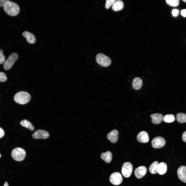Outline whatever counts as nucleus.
Returning a JSON list of instances; mask_svg holds the SVG:
<instances>
[{
	"label": "nucleus",
	"instance_id": "nucleus-34",
	"mask_svg": "<svg viewBox=\"0 0 186 186\" xmlns=\"http://www.w3.org/2000/svg\"><path fill=\"white\" fill-rule=\"evenodd\" d=\"M182 1L185 3H186V0H182Z\"/></svg>",
	"mask_w": 186,
	"mask_h": 186
},
{
	"label": "nucleus",
	"instance_id": "nucleus-11",
	"mask_svg": "<svg viewBox=\"0 0 186 186\" xmlns=\"http://www.w3.org/2000/svg\"><path fill=\"white\" fill-rule=\"evenodd\" d=\"M137 141L141 143H146L149 141V137L147 132L145 131L140 132L137 136Z\"/></svg>",
	"mask_w": 186,
	"mask_h": 186
},
{
	"label": "nucleus",
	"instance_id": "nucleus-33",
	"mask_svg": "<svg viewBox=\"0 0 186 186\" xmlns=\"http://www.w3.org/2000/svg\"><path fill=\"white\" fill-rule=\"evenodd\" d=\"M3 186H9L8 183L7 182H6Z\"/></svg>",
	"mask_w": 186,
	"mask_h": 186
},
{
	"label": "nucleus",
	"instance_id": "nucleus-32",
	"mask_svg": "<svg viewBox=\"0 0 186 186\" xmlns=\"http://www.w3.org/2000/svg\"><path fill=\"white\" fill-rule=\"evenodd\" d=\"M181 14L184 17H186V9H183L181 11Z\"/></svg>",
	"mask_w": 186,
	"mask_h": 186
},
{
	"label": "nucleus",
	"instance_id": "nucleus-24",
	"mask_svg": "<svg viewBox=\"0 0 186 186\" xmlns=\"http://www.w3.org/2000/svg\"><path fill=\"white\" fill-rule=\"evenodd\" d=\"M166 3L170 6L173 7H176L179 4V0H166Z\"/></svg>",
	"mask_w": 186,
	"mask_h": 186
},
{
	"label": "nucleus",
	"instance_id": "nucleus-4",
	"mask_svg": "<svg viewBox=\"0 0 186 186\" xmlns=\"http://www.w3.org/2000/svg\"><path fill=\"white\" fill-rule=\"evenodd\" d=\"M96 59L98 64L102 67H108L111 64V59L107 56L102 53L97 54Z\"/></svg>",
	"mask_w": 186,
	"mask_h": 186
},
{
	"label": "nucleus",
	"instance_id": "nucleus-6",
	"mask_svg": "<svg viewBox=\"0 0 186 186\" xmlns=\"http://www.w3.org/2000/svg\"><path fill=\"white\" fill-rule=\"evenodd\" d=\"M133 168V165L131 163L129 162L124 163L123 165L121 170L123 175L125 177H129L131 174Z\"/></svg>",
	"mask_w": 186,
	"mask_h": 186
},
{
	"label": "nucleus",
	"instance_id": "nucleus-19",
	"mask_svg": "<svg viewBox=\"0 0 186 186\" xmlns=\"http://www.w3.org/2000/svg\"><path fill=\"white\" fill-rule=\"evenodd\" d=\"M167 167L166 163L162 162L159 164L157 171L158 174L162 175L165 174L167 171Z\"/></svg>",
	"mask_w": 186,
	"mask_h": 186
},
{
	"label": "nucleus",
	"instance_id": "nucleus-14",
	"mask_svg": "<svg viewBox=\"0 0 186 186\" xmlns=\"http://www.w3.org/2000/svg\"><path fill=\"white\" fill-rule=\"evenodd\" d=\"M150 117L152 118V122L154 124H159L163 120V116L160 113L152 114L150 115Z\"/></svg>",
	"mask_w": 186,
	"mask_h": 186
},
{
	"label": "nucleus",
	"instance_id": "nucleus-13",
	"mask_svg": "<svg viewBox=\"0 0 186 186\" xmlns=\"http://www.w3.org/2000/svg\"><path fill=\"white\" fill-rule=\"evenodd\" d=\"M119 133L118 131L114 129L110 132L107 135V139L111 143H114L118 141Z\"/></svg>",
	"mask_w": 186,
	"mask_h": 186
},
{
	"label": "nucleus",
	"instance_id": "nucleus-7",
	"mask_svg": "<svg viewBox=\"0 0 186 186\" xmlns=\"http://www.w3.org/2000/svg\"><path fill=\"white\" fill-rule=\"evenodd\" d=\"M166 143L165 140L162 137L157 136L153 139L151 142L152 146L155 148H160L163 147Z\"/></svg>",
	"mask_w": 186,
	"mask_h": 186
},
{
	"label": "nucleus",
	"instance_id": "nucleus-22",
	"mask_svg": "<svg viewBox=\"0 0 186 186\" xmlns=\"http://www.w3.org/2000/svg\"><path fill=\"white\" fill-rule=\"evenodd\" d=\"M176 119L178 122L181 123L186 122V114L183 113H179L176 115Z\"/></svg>",
	"mask_w": 186,
	"mask_h": 186
},
{
	"label": "nucleus",
	"instance_id": "nucleus-35",
	"mask_svg": "<svg viewBox=\"0 0 186 186\" xmlns=\"http://www.w3.org/2000/svg\"><path fill=\"white\" fill-rule=\"evenodd\" d=\"M1 157V155L0 153V158Z\"/></svg>",
	"mask_w": 186,
	"mask_h": 186
},
{
	"label": "nucleus",
	"instance_id": "nucleus-20",
	"mask_svg": "<svg viewBox=\"0 0 186 186\" xmlns=\"http://www.w3.org/2000/svg\"><path fill=\"white\" fill-rule=\"evenodd\" d=\"M20 124L22 126L28 128L31 131H33L34 129V127L32 124L26 120L24 119L21 121Z\"/></svg>",
	"mask_w": 186,
	"mask_h": 186
},
{
	"label": "nucleus",
	"instance_id": "nucleus-15",
	"mask_svg": "<svg viewBox=\"0 0 186 186\" xmlns=\"http://www.w3.org/2000/svg\"><path fill=\"white\" fill-rule=\"evenodd\" d=\"M22 35L26 39L27 42L30 44L34 43L36 42V38L34 35L28 31L24 32Z\"/></svg>",
	"mask_w": 186,
	"mask_h": 186
},
{
	"label": "nucleus",
	"instance_id": "nucleus-27",
	"mask_svg": "<svg viewBox=\"0 0 186 186\" xmlns=\"http://www.w3.org/2000/svg\"><path fill=\"white\" fill-rule=\"evenodd\" d=\"M5 58L3 53V51L0 49V64H2L5 61Z\"/></svg>",
	"mask_w": 186,
	"mask_h": 186
},
{
	"label": "nucleus",
	"instance_id": "nucleus-10",
	"mask_svg": "<svg viewBox=\"0 0 186 186\" xmlns=\"http://www.w3.org/2000/svg\"><path fill=\"white\" fill-rule=\"evenodd\" d=\"M177 174L179 179L186 183V166H182L179 167L177 171Z\"/></svg>",
	"mask_w": 186,
	"mask_h": 186
},
{
	"label": "nucleus",
	"instance_id": "nucleus-17",
	"mask_svg": "<svg viewBox=\"0 0 186 186\" xmlns=\"http://www.w3.org/2000/svg\"><path fill=\"white\" fill-rule=\"evenodd\" d=\"M123 7L124 3L122 1L116 0L112 5V9L114 11H117L122 9Z\"/></svg>",
	"mask_w": 186,
	"mask_h": 186
},
{
	"label": "nucleus",
	"instance_id": "nucleus-18",
	"mask_svg": "<svg viewBox=\"0 0 186 186\" xmlns=\"http://www.w3.org/2000/svg\"><path fill=\"white\" fill-rule=\"evenodd\" d=\"M100 157L101 158L106 162L109 163L112 160V155L111 153L108 151L101 153Z\"/></svg>",
	"mask_w": 186,
	"mask_h": 186
},
{
	"label": "nucleus",
	"instance_id": "nucleus-9",
	"mask_svg": "<svg viewBox=\"0 0 186 186\" xmlns=\"http://www.w3.org/2000/svg\"><path fill=\"white\" fill-rule=\"evenodd\" d=\"M32 136L34 139H45L49 137V133L46 131L39 129L34 132L32 135Z\"/></svg>",
	"mask_w": 186,
	"mask_h": 186
},
{
	"label": "nucleus",
	"instance_id": "nucleus-16",
	"mask_svg": "<svg viewBox=\"0 0 186 186\" xmlns=\"http://www.w3.org/2000/svg\"><path fill=\"white\" fill-rule=\"evenodd\" d=\"M142 83L143 81L141 78L138 77H136L133 81L132 87L135 89L138 90L141 88Z\"/></svg>",
	"mask_w": 186,
	"mask_h": 186
},
{
	"label": "nucleus",
	"instance_id": "nucleus-26",
	"mask_svg": "<svg viewBox=\"0 0 186 186\" xmlns=\"http://www.w3.org/2000/svg\"><path fill=\"white\" fill-rule=\"evenodd\" d=\"M7 79V77L6 74L3 72H0V82H4Z\"/></svg>",
	"mask_w": 186,
	"mask_h": 186
},
{
	"label": "nucleus",
	"instance_id": "nucleus-12",
	"mask_svg": "<svg viewBox=\"0 0 186 186\" xmlns=\"http://www.w3.org/2000/svg\"><path fill=\"white\" fill-rule=\"evenodd\" d=\"M147 171V168L145 166H141L135 169L134 174L137 178L140 179L145 175Z\"/></svg>",
	"mask_w": 186,
	"mask_h": 186
},
{
	"label": "nucleus",
	"instance_id": "nucleus-23",
	"mask_svg": "<svg viewBox=\"0 0 186 186\" xmlns=\"http://www.w3.org/2000/svg\"><path fill=\"white\" fill-rule=\"evenodd\" d=\"M175 120L174 116L172 114H168L165 115L163 117V121L167 123H171L173 122Z\"/></svg>",
	"mask_w": 186,
	"mask_h": 186
},
{
	"label": "nucleus",
	"instance_id": "nucleus-31",
	"mask_svg": "<svg viewBox=\"0 0 186 186\" xmlns=\"http://www.w3.org/2000/svg\"><path fill=\"white\" fill-rule=\"evenodd\" d=\"M4 135V132L3 129L0 127V138L3 137Z\"/></svg>",
	"mask_w": 186,
	"mask_h": 186
},
{
	"label": "nucleus",
	"instance_id": "nucleus-25",
	"mask_svg": "<svg viewBox=\"0 0 186 186\" xmlns=\"http://www.w3.org/2000/svg\"><path fill=\"white\" fill-rule=\"evenodd\" d=\"M116 1V0H106L105 4L106 8L107 9H109Z\"/></svg>",
	"mask_w": 186,
	"mask_h": 186
},
{
	"label": "nucleus",
	"instance_id": "nucleus-8",
	"mask_svg": "<svg viewBox=\"0 0 186 186\" xmlns=\"http://www.w3.org/2000/svg\"><path fill=\"white\" fill-rule=\"evenodd\" d=\"M109 179L111 183L115 185L120 184L122 181V176L121 174L118 172H115L112 174Z\"/></svg>",
	"mask_w": 186,
	"mask_h": 186
},
{
	"label": "nucleus",
	"instance_id": "nucleus-5",
	"mask_svg": "<svg viewBox=\"0 0 186 186\" xmlns=\"http://www.w3.org/2000/svg\"><path fill=\"white\" fill-rule=\"evenodd\" d=\"M18 58V55L16 53L14 52L11 53L4 63L3 65L4 69L7 70L10 69Z\"/></svg>",
	"mask_w": 186,
	"mask_h": 186
},
{
	"label": "nucleus",
	"instance_id": "nucleus-29",
	"mask_svg": "<svg viewBox=\"0 0 186 186\" xmlns=\"http://www.w3.org/2000/svg\"><path fill=\"white\" fill-rule=\"evenodd\" d=\"M9 1H10L9 0H0V7L3 6Z\"/></svg>",
	"mask_w": 186,
	"mask_h": 186
},
{
	"label": "nucleus",
	"instance_id": "nucleus-30",
	"mask_svg": "<svg viewBox=\"0 0 186 186\" xmlns=\"http://www.w3.org/2000/svg\"><path fill=\"white\" fill-rule=\"evenodd\" d=\"M182 137L183 141L186 142V131L184 132L183 134Z\"/></svg>",
	"mask_w": 186,
	"mask_h": 186
},
{
	"label": "nucleus",
	"instance_id": "nucleus-2",
	"mask_svg": "<svg viewBox=\"0 0 186 186\" xmlns=\"http://www.w3.org/2000/svg\"><path fill=\"white\" fill-rule=\"evenodd\" d=\"M31 98L30 95L24 91L19 92L15 95L14 99L15 101L19 104H24L30 101Z\"/></svg>",
	"mask_w": 186,
	"mask_h": 186
},
{
	"label": "nucleus",
	"instance_id": "nucleus-3",
	"mask_svg": "<svg viewBox=\"0 0 186 186\" xmlns=\"http://www.w3.org/2000/svg\"><path fill=\"white\" fill-rule=\"evenodd\" d=\"M26 155L25 150L21 148H17L12 151L11 155L12 158L15 160L21 161L25 158Z\"/></svg>",
	"mask_w": 186,
	"mask_h": 186
},
{
	"label": "nucleus",
	"instance_id": "nucleus-28",
	"mask_svg": "<svg viewBox=\"0 0 186 186\" xmlns=\"http://www.w3.org/2000/svg\"><path fill=\"white\" fill-rule=\"evenodd\" d=\"M179 13V10L177 9H174L172 10V14L173 16L176 17L177 16Z\"/></svg>",
	"mask_w": 186,
	"mask_h": 186
},
{
	"label": "nucleus",
	"instance_id": "nucleus-21",
	"mask_svg": "<svg viewBox=\"0 0 186 186\" xmlns=\"http://www.w3.org/2000/svg\"><path fill=\"white\" fill-rule=\"evenodd\" d=\"M159 163L158 161L154 162L150 165L149 168V170L150 172L152 174H155L158 172V167Z\"/></svg>",
	"mask_w": 186,
	"mask_h": 186
},
{
	"label": "nucleus",
	"instance_id": "nucleus-1",
	"mask_svg": "<svg viewBox=\"0 0 186 186\" xmlns=\"http://www.w3.org/2000/svg\"><path fill=\"white\" fill-rule=\"evenodd\" d=\"M3 8L6 13L11 16L18 15L20 10L19 7L17 3L10 1L5 4Z\"/></svg>",
	"mask_w": 186,
	"mask_h": 186
}]
</instances>
